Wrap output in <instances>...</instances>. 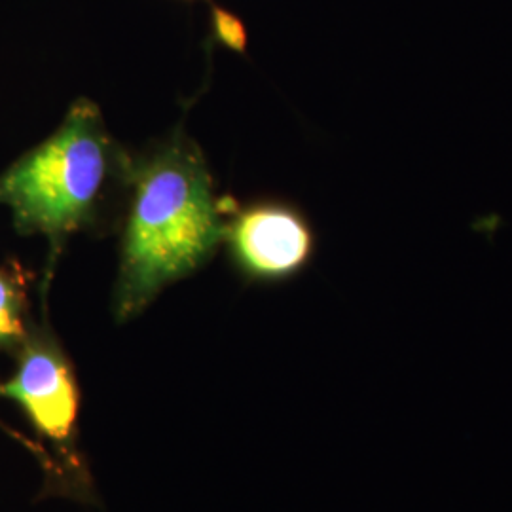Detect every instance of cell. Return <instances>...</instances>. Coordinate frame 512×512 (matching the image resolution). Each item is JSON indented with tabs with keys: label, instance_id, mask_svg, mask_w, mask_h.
<instances>
[{
	"label": "cell",
	"instance_id": "3957f363",
	"mask_svg": "<svg viewBox=\"0 0 512 512\" xmlns=\"http://www.w3.org/2000/svg\"><path fill=\"white\" fill-rule=\"evenodd\" d=\"M40 308V317L10 357V378L0 380V401L16 404L33 431L31 454L42 471L40 497L97 505L95 480L80 446L82 393L73 359L55 332L48 306Z\"/></svg>",
	"mask_w": 512,
	"mask_h": 512
},
{
	"label": "cell",
	"instance_id": "277c9868",
	"mask_svg": "<svg viewBox=\"0 0 512 512\" xmlns=\"http://www.w3.org/2000/svg\"><path fill=\"white\" fill-rule=\"evenodd\" d=\"M224 245L249 281L281 283L308 268L317 236L296 205L264 200L243 205L228 217Z\"/></svg>",
	"mask_w": 512,
	"mask_h": 512
},
{
	"label": "cell",
	"instance_id": "52a82bcc",
	"mask_svg": "<svg viewBox=\"0 0 512 512\" xmlns=\"http://www.w3.org/2000/svg\"><path fill=\"white\" fill-rule=\"evenodd\" d=\"M0 427H2V429H4V431H6V427H4V425H2V423H0Z\"/></svg>",
	"mask_w": 512,
	"mask_h": 512
},
{
	"label": "cell",
	"instance_id": "5b68a950",
	"mask_svg": "<svg viewBox=\"0 0 512 512\" xmlns=\"http://www.w3.org/2000/svg\"><path fill=\"white\" fill-rule=\"evenodd\" d=\"M35 275L21 262H0V355L12 357L35 323L31 310V285Z\"/></svg>",
	"mask_w": 512,
	"mask_h": 512
},
{
	"label": "cell",
	"instance_id": "6da1fadb",
	"mask_svg": "<svg viewBox=\"0 0 512 512\" xmlns=\"http://www.w3.org/2000/svg\"><path fill=\"white\" fill-rule=\"evenodd\" d=\"M222 203L202 148L183 129L133 152L112 289L118 325L217 255L228 220Z\"/></svg>",
	"mask_w": 512,
	"mask_h": 512
},
{
	"label": "cell",
	"instance_id": "7a4b0ae2",
	"mask_svg": "<svg viewBox=\"0 0 512 512\" xmlns=\"http://www.w3.org/2000/svg\"><path fill=\"white\" fill-rule=\"evenodd\" d=\"M131 160L133 152L110 135L101 109L80 97L55 131L0 173V207L10 211L16 232L48 245L40 306H48L69 239L118 230Z\"/></svg>",
	"mask_w": 512,
	"mask_h": 512
},
{
	"label": "cell",
	"instance_id": "8992f818",
	"mask_svg": "<svg viewBox=\"0 0 512 512\" xmlns=\"http://www.w3.org/2000/svg\"><path fill=\"white\" fill-rule=\"evenodd\" d=\"M213 27H215V35L222 40L226 46H230L232 50L245 52V44H247V35H245V27L241 25L236 16L213 8Z\"/></svg>",
	"mask_w": 512,
	"mask_h": 512
}]
</instances>
